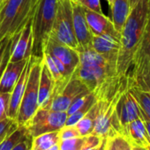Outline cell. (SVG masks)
<instances>
[{
    "instance_id": "6da1fadb",
    "label": "cell",
    "mask_w": 150,
    "mask_h": 150,
    "mask_svg": "<svg viewBox=\"0 0 150 150\" xmlns=\"http://www.w3.org/2000/svg\"><path fill=\"white\" fill-rule=\"evenodd\" d=\"M80 62L71 76L79 79L97 101H109L128 88V78L120 77L117 60L96 52L92 48L78 50Z\"/></svg>"
},
{
    "instance_id": "7a4b0ae2",
    "label": "cell",
    "mask_w": 150,
    "mask_h": 150,
    "mask_svg": "<svg viewBox=\"0 0 150 150\" xmlns=\"http://www.w3.org/2000/svg\"><path fill=\"white\" fill-rule=\"evenodd\" d=\"M149 14V0H140L130 11L120 33V49L117 60V70L120 77L128 76Z\"/></svg>"
},
{
    "instance_id": "3957f363",
    "label": "cell",
    "mask_w": 150,
    "mask_h": 150,
    "mask_svg": "<svg viewBox=\"0 0 150 150\" xmlns=\"http://www.w3.org/2000/svg\"><path fill=\"white\" fill-rule=\"evenodd\" d=\"M39 0H6L0 5V40L21 33L32 20Z\"/></svg>"
},
{
    "instance_id": "277c9868",
    "label": "cell",
    "mask_w": 150,
    "mask_h": 150,
    "mask_svg": "<svg viewBox=\"0 0 150 150\" xmlns=\"http://www.w3.org/2000/svg\"><path fill=\"white\" fill-rule=\"evenodd\" d=\"M57 0H39L32 19V56L42 57L44 45L51 33Z\"/></svg>"
},
{
    "instance_id": "5b68a950",
    "label": "cell",
    "mask_w": 150,
    "mask_h": 150,
    "mask_svg": "<svg viewBox=\"0 0 150 150\" xmlns=\"http://www.w3.org/2000/svg\"><path fill=\"white\" fill-rule=\"evenodd\" d=\"M42 57H30V70L23 97L16 117L19 125H25L38 110V90Z\"/></svg>"
},
{
    "instance_id": "8992f818",
    "label": "cell",
    "mask_w": 150,
    "mask_h": 150,
    "mask_svg": "<svg viewBox=\"0 0 150 150\" xmlns=\"http://www.w3.org/2000/svg\"><path fill=\"white\" fill-rule=\"evenodd\" d=\"M122 93H118L109 101H97L99 110L92 134L102 139L121 135L122 128L116 113V105Z\"/></svg>"
},
{
    "instance_id": "52a82bcc",
    "label": "cell",
    "mask_w": 150,
    "mask_h": 150,
    "mask_svg": "<svg viewBox=\"0 0 150 150\" xmlns=\"http://www.w3.org/2000/svg\"><path fill=\"white\" fill-rule=\"evenodd\" d=\"M58 42L78 50L72 22V7L71 0H57V12L50 33Z\"/></svg>"
},
{
    "instance_id": "ba28073f",
    "label": "cell",
    "mask_w": 150,
    "mask_h": 150,
    "mask_svg": "<svg viewBox=\"0 0 150 150\" xmlns=\"http://www.w3.org/2000/svg\"><path fill=\"white\" fill-rule=\"evenodd\" d=\"M66 118V112L38 108L25 126L29 136L34 138L46 132L60 130L64 125Z\"/></svg>"
},
{
    "instance_id": "9c48e42d",
    "label": "cell",
    "mask_w": 150,
    "mask_h": 150,
    "mask_svg": "<svg viewBox=\"0 0 150 150\" xmlns=\"http://www.w3.org/2000/svg\"><path fill=\"white\" fill-rule=\"evenodd\" d=\"M88 93H90V91L87 86L79 79L71 76L64 89L50 100L45 109L66 112L71 103L79 96Z\"/></svg>"
},
{
    "instance_id": "30bf717a",
    "label": "cell",
    "mask_w": 150,
    "mask_h": 150,
    "mask_svg": "<svg viewBox=\"0 0 150 150\" xmlns=\"http://www.w3.org/2000/svg\"><path fill=\"white\" fill-rule=\"evenodd\" d=\"M43 51H46L49 54L57 57L62 62L71 76L80 62V54L78 50L71 48L58 42L51 35H50L44 45Z\"/></svg>"
},
{
    "instance_id": "8fae6325",
    "label": "cell",
    "mask_w": 150,
    "mask_h": 150,
    "mask_svg": "<svg viewBox=\"0 0 150 150\" xmlns=\"http://www.w3.org/2000/svg\"><path fill=\"white\" fill-rule=\"evenodd\" d=\"M71 7H72L73 30H74L75 38H76L79 45L78 50H85V49L92 48L93 34L89 29L84 13V7L75 2H71Z\"/></svg>"
},
{
    "instance_id": "7c38bea8",
    "label": "cell",
    "mask_w": 150,
    "mask_h": 150,
    "mask_svg": "<svg viewBox=\"0 0 150 150\" xmlns=\"http://www.w3.org/2000/svg\"><path fill=\"white\" fill-rule=\"evenodd\" d=\"M32 45L33 34L31 20L26 24L21 33L14 35L9 62H17L28 59L32 56Z\"/></svg>"
},
{
    "instance_id": "4fadbf2b",
    "label": "cell",
    "mask_w": 150,
    "mask_h": 150,
    "mask_svg": "<svg viewBox=\"0 0 150 150\" xmlns=\"http://www.w3.org/2000/svg\"><path fill=\"white\" fill-rule=\"evenodd\" d=\"M116 113L120 123L122 132L129 123L141 117L139 107L128 88L120 95L116 105Z\"/></svg>"
},
{
    "instance_id": "5bb4252c",
    "label": "cell",
    "mask_w": 150,
    "mask_h": 150,
    "mask_svg": "<svg viewBox=\"0 0 150 150\" xmlns=\"http://www.w3.org/2000/svg\"><path fill=\"white\" fill-rule=\"evenodd\" d=\"M85 16L93 35H110L120 41V33L115 28L112 21L103 13L84 8Z\"/></svg>"
},
{
    "instance_id": "9a60e30c",
    "label": "cell",
    "mask_w": 150,
    "mask_h": 150,
    "mask_svg": "<svg viewBox=\"0 0 150 150\" xmlns=\"http://www.w3.org/2000/svg\"><path fill=\"white\" fill-rule=\"evenodd\" d=\"M123 136L132 146L146 147L150 146V138L141 117L129 123L123 130Z\"/></svg>"
},
{
    "instance_id": "2e32d148",
    "label": "cell",
    "mask_w": 150,
    "mask_h": 150,
    "mask_svg": "<svg viewBox=\"0 0 150 150\" xmlns=\"http://www.w3.org/2000/svg\"><path fill=\"white\" fill-rule=\"evenodd\" d=\"M28 59L17 62H9L7 64L5 71L0 77V93L11 94L15 84L19 81Z\"/></svg>"
},
{
    "instance_id": "e0dca14e",
    "label": "cell",
    "mask_w": 150,
    "mask_h": 150,
    "mask_svg": "<svg viewBox=\"0 0 150 150\" xmlns=\"http://www.w3.org/2000/svg\"><path fill=\"white\" fill-rule=\"evenodd\" d=\"M30 70V58L28 59L25 68L22 71V73L17 83L15 84L13 91L10 95V101H9V107H8V112L7 117L16 120V117L19 111V108L23 97V94L25 91V88L27 85L28 74Z\"/></svg>"
},
{
    "instance_id": "ac0fdd59",
    "label": "cell",
    "mask_w": 150,
    "mask_h": 150,
    "mask_svg": "<svg viewBox=\"0 0 150 150\" xmlns=\"http://www.w3.org/2000/svg\"><path fill=\"white\" fill-rule=\"evenodd\" d=\"M127 78L128 88L150 92V59L131 69Z\"/></svg>"
},
{
    "instance_id": "d6986e66",
    "label": "cell",
    "mask_w": 150,
    "mask_h": 150,
    "mask_svg": "<svg viewBox=\"0 0 150 150\" xmlns=\"http://www.w3.org/2000/svg\"><path fill=\"white\" fill-rule=\"evenodd\" d=\"M92 49L107 58L117 60L120 41L110 35H93Z\"/></svg>"
},
{
    "instance_id": "ffe728a7",
    "label": "cell",
    "mask_w": 150,
    "mask_h": 150,
    "mask_svg": "<svg viewBox=\"0 0 150 150\" xmlns=\"http://www.w3.org/2000/svg\"><path fill=\"white\" fill-rule=\"evenodd\" d=\"M55 88L54 80L46 64L42 60V68L39 81L38 105L39 108H45L49 103Z\"/></svg>"
},
{
    "instance_id": "44dd1931",
    "label": "cell",
    "mask_w": 150,
    "mask_h": 150,
    "mask_svg": "<svg viewBox=\"0 0 150 150\" xmlns=\"http://www.w3.org/2000/svg\"><path fill=\"white\" fill-rule=\"evenodd\" d=\"M111 9V21L115 28L121 33L125 22L130 13L129 0H113Z\"/></svg>"
},
{
    "instance_id": "7402d4cb",
    "label": "cell",
    "mask_w": 150,
    "mask_h": 150,
    "mask_svg": "<svg viewBox=\"0 0 150 150\" xmlns=\"http://www.w3.org/2000/svg\"><path fill=\"white\" fill-rule=\"evenodd\" d=\"M148 59H150V14L146 21L139 46L133 57L131 69L139 66Z\"/></svg>"
},
{
    "instance_id": "603a6c76",
    "label": "cell",
    "mask_w": 150,
    "mask_h": 150,
    "mask_svg": "<svg viewBox=\"0 0 150 150\" xmlns=\"http://www.w3.org/2000/svg\"><path fill=\"white\" fill-rule=\"evenodd\" d=\"M98 110H99V103L98 102H96L93 105V107L88 111V113L74 125L76 126L77 130L79 131L81 136H87L92 134L95 126L96 118L98 113Z\"/></svg>"
},
{
    "instance_id": "cb8c5ba5",
    "label": "cell",
    "mask_w": 150,
    "mask_h": 150,
    "mask_svg": "<svg viewBox=\"0 0 150 150\" xmlns=\"http://www.w3.org/2000/svg\"><path fill=\"white\" fill-rule=\"evenodd\" d=\"M60 142L58 131L46 132L32 138L31 150H46Z\"/></svg>"
},
{
    "instance_id": "d4e9b609",
    "label": "cell",
    "mask_w": 150,
    "mask_h": 150,
    "mask_svg": "<svg viewBox=\"0 0 150 150\" xmlns=\"http://www.w3.org/2000/svg\"><path fill=\"white\" fill-rule=\"evenodd\" d=\"M28 135L26 126L19 125L17 129H15L0 143V150H12L19 142Z\"/></svg>"
},
{
    "instance_id": "484cf974",
    "label": "cell",
    "mask_w": 150,
    "mask_h": 150,
    "mask_svg": "<svg viewBox=\"0 0 150 150\" xmlns=\"http://www.w3.org/2000/svg\"><path fill=\"white\" fill-rule=\"evenodd\" d=\"M128 90L133 96L140 110L150 119V92L142 91L135 88H128Z\"/></svg>"
},
{
    "instance_id": "4316f807",
    "label": "cell",
    "mask_w": 150,
    "mask_h": 150,
    "mask_svg": "<svg viewBox=\"0 0 150 150\" xmlns=\"http://www.w3.org/2000/svg\"><path fill=\"white\" fill-rule=\"evenodd\" d=\"M96 102H97V100H96L95 95L91 92L90 95H89V97H88V99L87 101V103L81 108H80L78 110H76L74 113L67 116V118H66L64 125H74L80 119H81L88 113V111L93 107V105Z\"/></svg>"
},
{
    "instance_id": "83f0119b",
    "label": "cell",
    "mask_w": 150,
    "mask_h": 150,
    "mask_svg": "<svg viewBox=\"0 0 150 150\" xmlns=\"http://www.w3.org/2000/svg\"><path fill=\"white\" fill-rule=\"evenodd\" d=\"M14 35L12 37H5L0 40V77L10 61L11 49Z\"/></svg>"
},
{
    "instance_id": "f1b7e54d",
    "label": "cell",
    "mask_w": 150,
    "mask_h": 150,
    "mask_svg": "<svg viewBox=\"0 0 150 150\" xmlns=\"http://www.w3.org/2000/svg\"><path fill=\"white\" fill-rule=\"evenodd\" d=\"M104 150H131V145L123 136L116 135L105 139Z\"/></svg>"
},
{
    "instance_id": "f546056e",
    "label": "cell",
    "mask_w": 150,
    "mask_h": 150,
    "mask_svg": "<svg viewBox=\"0 0 150 150\" xmlns=\"http://www.w3.org/2000/svg\"><path fill=\"white\" fill-rule=\"evenodd\" d=\"M19 126L16 120L6 117L0 121V143Z\"/></svg>"
},
{
    "instance_id": "4dcf8cb0",
    "label": "cell",
    "mask_w": 150,
    "mask_h": 150,
    "mask_svg": "<svg viewBox=\"0 0 150 150\" xmlns=\"http://www.w3.org/2000/svg\"><path fill=\"white\" fill-rule=\"evenodd\" d=\"M58 134L60 140L81 136L79 131L77 130L75 125H64L60 130H58Z\"/></svg>"
},
{
    "instance_id": "1f68e13d",
    "label": "cell",
    "mask_w": 150,
    "mask_h": 150,
    "mask_svg": "<svg viewBox=\"0 0 150 150\" xmlns=\"http://www.w3.org/2000/svg\"><path fill=\"white\" fill-rule=\"evenodd\" d=\"M10 93H0V121L8 117V107L10 101Z\"/></svg>"
},
{
    "instance_id": "d6a6232c",
    "label": "cell",
    "mask_w": 150,
    "mask_h": 150,
    "mask_svg": "<svg viewBox=\"0 0 150 150\" xmlns=\"http://www.w3.org/2000/svg\"><path fill=\"white\" fill-rule=\"evenodd\" d=\"M78 4H80L86 9L91 10L96 13H103V10H102L100 0H80Z\"/></svg>"
},
{
    "instance_id": "836d02e7",
    "label": "cell",
    "mask_w": 150,
    "mask_h": 150,
    "mask_svg": "<svg viewBox=\"0 0 150 150\" xmlns=\"http://www.w3.org/2000/svg\"><path fill=\"white\" fill-rule=\"evenodd\" d=\"M31 142L32 137L28 135L21 142H19L12 150H31Z\"/></svg>"
},
{
    "instance_id": "e575fe53",
    "label": "cell",
    "mask_w": 150,
    "mask_h": 150,
    "mask_svg": "<svg viewBox=\"0 0 150 150\" xmlns=\"http://www.w3.org/2000/svg\"><path fill=\"white\" fill-rule=\"evenodd\" d=\"M140 110V109H139ZM140 113H141V119H142V121H143V123H144V125H145V127H146V132H147V133H148V136H149V138H150V119L149 118H147V117L140 110Z\"/></svg>"
},
{
    "instance_id": "d590c367",
    "label": "cell",
    "mask_w": 150,
    "mask_h": 150,
    "mask_svg": "<svg viewBox=\"0 0 150 150\" xmlns=\"http://www.w3.org/2000/svg\"><path fill=\"white\" fill-rule=\"evenodd\" d=\"M140 0H129V6H130V9H132Z\"/></svg>"
},
{
    "instance_id": "8d00e7d4",
    "label": "cell",
    "mask_w": 150,
    "mask_h": 150,
    "mask_svg": "<svg viewBox=\"0 0 150 150\" xmlns=\"http://www.w3.org/2000/svg\"><path fill=\"white\" fill-rule=\"evenodd\" d=\"M102 143H103V142H102ZM102 143H101L100 145H98V146H92V147H88V148H86V149H84V150H99V148H100V146H101Z\"/></svg>"
},
{
    "instance_id": "74e56055",
    "label": "cell",
    "mask_w": 150,
    "mask_h": 150,
    "mask_svg": "<svg viewBox=\"0 0 150 150\" xmlns=\"http://www.w3.org/2000/svg\"><path fill=\"white\" fill-rule=\"evenodd\" d=\"M132 150H146V147H140V146H132Z\"/></svg>"
},
{
    "instance_id": "f35d334b",
    "label": "cell",
    "mask_w": 150,
    "mask_h": 150,
    "mask_svg": "<svg viewBox=\"0 0 150 150\" xmlns=\"http://www.w3.org/2000/svg\"><path fill=\"white\" fill-rule=\"evenodd\" d=\"M105 139H103V143H102V145H101V146H100L99 150H104V144H105Z\"/></svg>"
},
{
    "instance_id": "ab89813d",
    "label": "cell",
    "mask_w": 150,
    "mask_h": 150,
    "mask_svg": "<svg viewBox=\"0 0 150 150\" xmlns=\"http://www.w3.org/2000/svg\"><path fill=\"white\" fill-rule=\"evenodd\" d=\"M106 1L108 2L109 6H110H110L112 5V2H113V0H106Z\"/></svg>"
},
{
    "instance_id": "60d3db41",
    "label": "cell",
    "mask_w": 150,
    "mask_h": 150,
    "mask_svg": "<svg viewBox=\"0 0 150 150\" xmlns=\"http://www.w3.org/2000/svg\"><path fill=\"white\" fill-rule=\"evenodd\" d=\"M71 2H75V3H78V2L80 1V0H71Z\"/></svg>"
},
{
    "instance_id": "b9f144b4",
    "label": "cell",
    "mask_w": 150,
    "mask_h": 150,
    "mask_svg": "<svg viewBox=\"0 0 150 150\" xmlns=\"http://www.w3.org/2000/svg\"><path fill=\"white\" fill-rule=\"evenodd\" d=\"M5 1H6V0H0V5H1V4H2L3 2H5Z\"/></svg>"
},
{
    "instance_id": "7bdbcfd3",
    "label": "cell",
    "mask_w": 150,
    "mask_h": 150,
    "mask_svg": "<svg viewBox=\"0 0 150 150\" xmlns=\"http://www.w3.org/2000/svg\"><path fill=\"white\" fill-rule=\"evenodd\" d=\"M146 150H150V146H146Z\"/></svg>"
},
{
    "instance_id": "ee69618b",
    "label": "cell",
    "mask_w": 150,
    "mask_h": 150,
    "mask_svg": "<svg viewBox=\"0 0 150 150\" xmlns=\"http://www.w3.org/2000/svg\"><path fill=\"white\" fill-rule=\"evenodd\" d=\"M149 9H150V0H149Z\"/></svg>"
}]
</instances>
